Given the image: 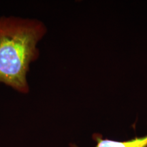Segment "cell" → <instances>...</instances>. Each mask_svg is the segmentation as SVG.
<instances>
[{
	"mask_svg": "<svg viewBox=\"0 0 147 147\" xmlns=\"http://www.w3.org/2000/svg\"><path fill=\"white\" fill-rule=\"evenodd\" d=\"M48 29L38 18L0 16V84L20 94L30 91V66L40 57Z\"/></svg>",
	"mask_w": 147,
	"mask_h": 147,
	"instance_id": "6da1fadb",
	"label": "cell"
},
{
	"mask_svg": "<svg viewBox=\"0 0 147 147\" xmlns=\"http://www.w3.org/2000/svg\"><path fill=\"white\" fill-rule=\"evenodd\" d=\"M92 138L96 142L95 147H147V134L142 137H135L134 138L125 141H117L104 138L102 134L95 133ZM69 147H79L75 144H70Z\"/></svg>",
	"mask_w": 147,
	"mask_h": 147,
	"instance_id": "7a4b0ae2",
	"label": "cell"
}]
</instances>
